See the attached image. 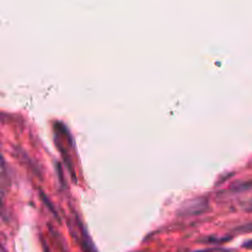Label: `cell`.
Segmentation results:
<instances>
[{
  "mask_svg": "<svg viewBox=\"0 0 252 252\" xmlns=\"http://www.w3.org/2000/svg\"><path fill=\"white\" fill-rule=\"evenodd\" d=\"M236 234H248V233H252V221L251 223H246V224H241V225L236 226L234 229Z\"/></svg>",
  "mask_w": 252,
  "mask_h": 252,
  "instance_id": "cell-5",
  "label": "cell"
},
{
  "mask_svg": "<svg viewBox=\"0 0 252 252\" xmlns=\"http://www.w3.org/2000/svg\"><path fill=\"white\" fill-rule=\"evenodd\" d=\"M76 226H78V230L79 233H80L78 235V238H76V240H78L81 250L84 252H97L96 251V248L95 245H94L93 240H91L90 235H89L88 230H86V228L83 225V223H81L79 219H76Z\"/></svg>",
  "mask_w": 252,
  "mask_h": 252,
  "instance_id": "cell-2",
  "label": "cell"
},
{
  "mask_svg": "<svg viewBox=\"0 0 252 252\" xmlns=\"http://www.w3.org/2000/svg\"><path fill=\"white\" fill-rule=\"evenodd\" d=\"M252 189V181H238L230 186V192L233 193H243Z\"/></svg>",
  "mask_w": 252,
  "mask_h": 252,
  "instance_id": "cell-3",
  "label": "cell"
},
{
  "mask_svg": "<svg viewBox=\"0 0 252 252\" xmlns=\"http://www.w3.org/2000/svg\"><path fill=\"white\" fill-rule=\"evenodd\" d=\"M243 248L248 249V250H252V240H249V241H246V243H244Z\"/></svg>",
  "mask_w": 252,
  "mask_h": 252,
  "instance_id": "cell-8",
  "label": "cell"
},
{
  "mask_svg": "<svg viewBox=\"0 0 252 252\" xmlns=\"http://www.w3.org/2000/svg\"><path fill=\"white\" fill-rule=\"evenodd\" d=\"M194 252H230V251H228V250H224V249H218V248H214V249H207V250L194 251Z\"/></svg>",
  "mask_w": 252,
  "mask_h": 252,
  "instance_id": "cell-6",
  "label": "cell"
},
{
  "mask_svg": "<svg viewBox=\"0 0 252 252\" xmlns=\"http://www.w3.org/2000/svg\"><path fill=\"white\" fill-rule=\"evenodd\" d=\"M39 197H41L42 202H43V203H44V206L47 207V209H48V211H51L52 216H53L54 218L57 219V220H59V221H61V218H59V216H58V212L56 211V208H54L53 203H52V202L49 201V199H48V197H47L46 194H44V192L39 191Z\"/></svg>",
  "mask_w": 252,
  "mask_h": 252,
  "instance_id": "cell-4",
  "label": "cell"
},
{
  "mask_svg": "<svg viewBox=\"0 0 252 252\" xmlns=\"http://www.w3.org/2000/svg\"><path fill=\"white\" fill-rule=\"evenodd\" d=\"M42 246H43V252H51V250H49L48 245H47V243L44 241V239H42Z\"/></svg>",
  "mask_w": 252,
  "mask_h": 252,
  "instance_id": "cell-9",
  "label": "cell"
},
{
  "mask_svg": "<svg viewBox=\"0 0 252 252\" xmlns=\"http://www.w3.org/2000/svg\"><path fill=\"white\" fill-rule=\"evenodd\" d=\"M244 209L246 212H252V199L251 201H248L245 204H244Z\"/></svg>",
  "mask_w": 252,
  "mask_h": 252,
  "instance_id": "cell-7",
  "label": "cell"
},
{
  "mask_svg": "<svg viewBox=\"0 0 252 252\" xmlns=\"http://www.w3.org/2000/svg\"><path fill=\"white\" fill-rule=\"evenodd\" d=\"M209 211V202L206 197H197L187 201L177 211V216L180 217H196L207 213Z\"/></svg>",
  "mask_w": 252,
  "mask_h": 252,
  "instance_id": "cell-1",
  "label": "cell"
}]
</instances>
